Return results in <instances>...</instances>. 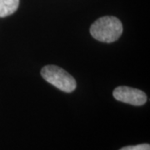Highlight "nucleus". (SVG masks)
I'll use <instances>...</instances> for the list:
<instances>
[{"label":"nucleus","instance_id":"nucleus-1","mask_svg":"<svg viewBox=\"0 0 150 150\" xmlns=\"http://www.w3.org/2000/svg\"><path fill=\"white\" fill-rule=\"evenodd\" d=\"M92 37L103 43H113L123 33V25L118 18L104 16L97 19L90 27Z\"/></svg>","mask_w":150,"mask_h":150},{"label":"nucleus","instance_id":"nucleus-2","mask_svg":"<svg viewBox=\"0 0 150 150\" xmlns=\"http://www.w3.org/2000/svg\"><path fill=\"white\" fill-rule=\"evenodd\" d=\"M41 75L48 83L65 93L74 91L77 87L74 77L56 65L44 66L41 70Z\"/></svg>","mask_w":150,"mask_h":150},{"label":"nucleus","instance_id":"nucleus-3","mask_svg":"<svg viewBox=\"0 0 150 150\" xmlns=\"http://www.w3.org/2000/svg\"><path fill=\"white\" fill-rule=\"evenodd\" d=\"M112 95L116 100L134 106H142L147 102V95L144 92L127 86L116 88L112 92Z\"/></svg>","mask_w":150,"mask_h":150},{"label":"nucleus","instance_id":"nucleus-4","mask_svg":"<svg viewBox=\"0 0 150 150\" xmlns=\"http://www.w3.org/2000/svg\"><path fill=\"white\" fill-rule=\"evenodd\" d=\"M19 0H0V18L12 15L18 8Z\"/></svg>","mask_w":150,"mask_h":150},{"label":"nucleus","instance_id":"nucleus-5","mask_svg":"<svg viewBox=\"0 0 150 150\" xmlns=\"http://www.w3.org/2000/svg\"><path fill=\"white\" fill-rule=\"evenodd\" d=\"M119 150H150V145L148 144H143L134 146H127Z\"/></svg>","mask_w":150,"mask_h":150}]
</instances>
